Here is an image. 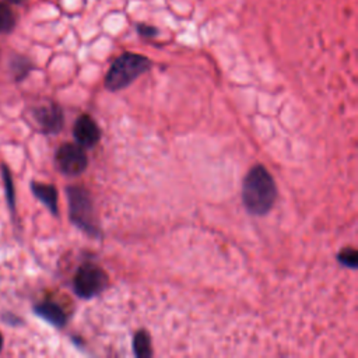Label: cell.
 <instances>
[{"instance_id": "277c9868", "label": "cell", "mask_w": 358, "mask_h": 358, "mask_svg": "<svg viewBox=\"0 0 358 358\" xmlns=\"http://www.w3.org/2000/svg\"><path fill=\"white\" fill-rule=\"evenodd\" d=\"M109 284V277L102 267L92 262L83 263L73 277V291L81 299L99 295Z\"/></svg>"}, {"instance_id": "30bf717a", "label": "cell", "mask_w": 358, "mask_h": 358, "mask_svg": "<svg viewBox=\"0 0 358 358\" xmlns=\"http://www.w3.org/2000/svg\"><path fill=\"white\" fill-rule=\"evenodd\" d=\"M133 352L137 358H150L152 357L151 336L147 330H137L133 336Z\"/></svg>"}, {"instance_id": "9c48e42d", "label": "cell", "mask_w": 358, "mask_h": 358, "mask_svg": "<svg viewBox=\"0 0 358 358\" xmlns=\"http://www.w3.org/2000/svg\"><path fill=\"white\" fill-rule=\"evenodd\" d=\"M31 190L34 196L53 214L57 215L59 206H57V189L53 185L49 183H41V182H32Z\"/></svg>"}, {"instance_id": "8992f818", "label": "cell", "mask_w": 358, "mask_h": 358, "mask_svg": "<svg viewBox=\"0 0 358 358\" xmlns=\"http://www.w3.org/2000/svg\"><path fill=\"white\" fill-rule=\"evenodd\" d=\"M34 117L39 124L41 130L48 134H57L64 124L63 110L55 102H48L35 108Z\"/></svg>"}, {"instance_id": "6da1fadb", "label": "cell", "mask_w": 358, "mask_h": 358, "mask_svg": "<svg viewBox=\"0 0 358 358\" xmlns=\"http://www.w3.org/2000/svg\"><path fill=\"white\" fill-rule=\"evenodd\" d=\"M278 197L277 185L264 165L256 164L242 182V203L250 215L263 217L270 213Z\"/></svg>"}, {"instance_id": "3957f363", "label": "cell", "mask_w": 358, "mask_h": 358, "mask_svg": "<svg viewBox=\"0 0 358 358\" xmlns=\"http://www.w3.org/2000/svg\"><path fill=\"white\" fill-rule=\"evenodd\" d=\"M66 196L70 221L88 236L98 238L101 229L91 193L83 186H67Z\"/></svg>"}, {"instance_id": "4fadbf2b", "label": "cell", "mask_w": 358, "mask_h": 358, "mask_svg": "<svg viewBox=\"0 0 358 358\" xmlns=\"http://www.w3.org/2000/svg\"><path fill=\"white\" fill-rule=\"evenodd\" d=\"M3 179H4V185H6V196L8 200V206L11 210H14V187H13V182H11V176L8 173V169H6V166H3Z\"/></svg>"}, {"instance_id": "2e32d148", "label": "cell", "mask_w": 358, "mask_h": 358, "mask_svg": "<svg viewBox=\"0 0 358 358\" xmlns=\"http://www.w3.org/2000/svg\"><path fill=\"white\" fill-rule=\"evenodd\" d=\"M1 347H3V338H1V334H0V350H1Z\"/></svg>"}, {"instance_id": "5bb4252c", "label": "cell", "mask_w": 358, "mask_h": 358, "mask_svg": "<svg viewBox=\"0 0 358 358\" xmlns=\"http://www.w3.org/2000/svg\"><path fill=\"white\" fill-rule=\"evenodd\" d=\"M136 29L138 32V35L144 36V38H154L158 35V29L152 25H147V24H136Z\"/></svg>"}, {"instance_id": "8fae6325", "label": "cell", "mask_w": 358, "mask_h": 358, "mask_svg": "<svg viewBox=\"0 0 358 358\" xmlns=\"http://www.w3.org/2000/svg\"><path fill=\"white\" fill-rule=\"evenodd\" d=\"M337 260L341 266L355 270L358 267V253L354 248H344L337 253Z\"/></svg>"}, {"instance_id": "7a4b0ae2", "label": "cell", "mask_w": 358, "mask_h": 358, "mask_svg": "<svg viewBox=\"0 0 358 358\" xmlns=\"http://www.w3.org/2000/svg\"><path fill=\"white\" fill-rule=\"evenodd\" d=\"M152 67V62L140 53L123 52L109 66L103 85L110 92H117L127 88L140 76Z\"/></svg>"}, {"instance_id": "7c38bea8", "label": "cell", "mask_w": 358, "mask_h": 358, "mask_svg": "<svg viewBox=\"0 0 358 358\" xmlns=\"http://www.w3.org/2000/svg\"><path fill=\"white\" fill-rule=\"evenodd\" d=\"M14 25H15L14 13L11 11V8L7 4L0 3V32L6 34V32L13 31Z\"/></svg>"}, {"instance_id": "52a82bcc", "label": "cell", "mask_w": 358, "mask_h": 358, "mask_svg": "<svg viewBox=\"0 0 358 358\" xmlns=\"http://www.w3.org/2000/svg\"><path fill=\"white\" fill-rule=\"evenodd\" d=\"M73 136L76 143L83 148H92L101 140V129L90 115L83 113L74 122Z\"/></svg>"}, {"instance_id": "ba28073f", "label": "cell", "mask_w": 358, "mask_h": 358, "mask_svg": "<svg viewBox=\"0 0 358 358\" xmlns=\"http://www.w3.org/2000/svg\"><path fill=\"white\" fill-rule=\"evenodd\" d=\"M34 312L36 316H39L45 322H48L52 326L59 327V329L63 327L67 322V315H66L64 309L53 301H43V302L35 305Z\"/></svg>"}, {"instance_id": "9a60e30c", "label": "cell", "mask_w": 358, "mask_h": 358, "mask_svg": "<svg viewBox=\"0 0 358 358\" xmlns=\"http://www.w3.org/2000/svg\"><path fill=\"white\" fill-rule=\"evenodd\" d=\"M8 1H11V3H21V1H24V0H8Z\"/></svg>"}, {"instance_id": "5b68a950", "label": "cell", "mask_w": 358, "mask_h": 358, "mask_svg": "<svg viewBox=\"0 0 358 358\" xmlns=\"http://www.w3.org/2000/svg\"><path fill=\"white\" fill-rule=\"evenodd\" d=\"M55 162L63 175L78 176L87 169L88 157L84 148L77 143H64L57 148L55 154Z\"/></svg>"}]
</instances>
